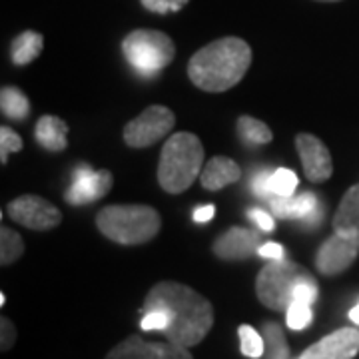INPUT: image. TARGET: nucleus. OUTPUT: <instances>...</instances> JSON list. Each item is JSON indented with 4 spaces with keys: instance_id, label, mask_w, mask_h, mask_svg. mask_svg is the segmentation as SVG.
<instances>
[{
    "instance_id": "4",
    "label": "nucleus",
    "mask_w": 359,
    "mask_h": 359,
    "mask_svg": "<svg viewBox=\"0 0 359 359\" xmlns=\"http://www.w3.org/2000/svg\"><path fill=\"white\" fill-rule=\"evenodd\" d=\"M102 236L120 245L148 244L162 228V218L152 205H106L96 216Z\"/></svg>"
},
{
    "instance_id": "19",
    "label": "nucleus",
    "mask_w": 359,
    "mask_h": 359,
    "mask_svg": "<svg viewBox=\"0 0 359 359\" xmlns=\"http://www.w3.org/2000/svg\"><path fill=\"white\" fill-rule=\"evenodd\" d=\"M332 224L335 231H359V184L347 190Z\"/></svg>"
},
{
    "instance_id": "5",
    "label": "nucleus",
    "mask_w": 359,
    "mask_h": 359,
    "mask_svg": "<svg viewBox=\"0 0 359 359\" xmlns=\"http://www.w3.org/2000/svg\"><path fill=\"white\" fill-rule=\"evenodd\" d=\"M318 283L308 269L294 262L271 259L257 273L256 292L257 299L273 311H287L294 302L297 285Z\"/></svg>"
},
{
    "instance_id": "34",
    "label": "nucleus",
    "mask_w": 359,
    "mask_h": 359,
    "mask_svg": "<svg viewBox=\"0 0 359 359\" xmlns=\"http://www.w3.org/2000/svg\"><path fill=\"white\" fill-rule=\"evenodd\" d=\"M214 216H216V205H202V208H196V212H194V222L205 224V222H210Z\"/></svg>"
},
{
    "instance_id": "15",
    "label": "nucleus",
    "mask_w": 359,
    "mask_h": 359,
    "mask_svg": "<svg viewBox=\"0 0 359 359\" xmlns=\"http://www.w3.org/2000/svg\"><path fill=\"white\" fill-rule=\"evenodd\" d=\"M240 178H242V168L226 156L212 158L200 174L202 188L210 190V192H216V190H222L230 184H236Z\"/></svg>"
},
{
    "instance_id": "32",
    "label": "nucleus",
    "mask_w": 359,
    "mask_h": 359,
    "mask_svg": "<svg viewBox=\"0 0 359 359\" xmlns=\"http://www.w3.org/2000/svg\"><path fill=\"white\" fill-rule=\"evenodd\" d=\"M269 176L271 172H257L252 182V192L256 194L257 198H266L269 200Z\"/></svg>"
},
{
    "instance_id": "23",
    "label": "nucleus",
    "mask_w": 359,
    "mask_h": 359,
    "mask_svg": "<svg viewBox=\"0 0 359 359\" xmlns=\"http://www.w3.org/2000/svg\"><path fill=\"white\" fill-rule=\"evenodd\" d=\"M25 254V240L18 231L11 228L0 230V264L11 266Z\"/></svg>"
},
{
    "instance_id": "10",
    "label": "nucleus",
    "mask_w": 359,
    "mask_h": 359,
    "mask_svg": "<svg viewBox=\"0 0 359 359\" xmlns=\"http://www.w3.org/2000/svg\"><path fill=\"white\" fill-rule=\"evenodd\" d=\"M106 359H194L188 347L174 341H146L140 335H130L108 351Z\"/></svg>"
},
{
    "instance_id": "3",
    "label": "nucleus",
    "mask_w": 359,
    "mask_h": 359,
    "mask_svg": "<svg viewBox=\"0 0 359 359\" xmlns=\"http://www.w3.org/2000/svg\"><path fill=\"white\" fill-rule=\"evenodd\" d=\"M204 146L192 132L172 134L162 148L158 182L172 196L186 192L204 170Z\"/></svg>"
},
{
    "instance_id": "21",
    "label": "nucleus",
    "mask_w": 359,
    "mask_h": 359,
    "mask_svg": "<svg viewBox=\"0 0 359 359\" xmlns=\"http://www.w3.org/2000/svg\"><path fill=\"white\" fill-rule=\"evenodd\" d=\"M0 108H2V114L13 120H26L30 114L28 98L14 86H4L0 90Z\"/></svg>"
},
{
    "instance_id": "26",
    "label": "nucleus",
    "mask_w": 359,
    "mask_h": 359,
    "mask_svg": "<svg viewBox=\"0 0 359 359\" xmlns=\"http://www.w3.org/2000/svg\"><path fill=\"white\" fill-rule=\"evenodd\" d=\"M285 321H287V327H292L294 332H302L306 330L309 323L313 321V311L309 304H299L294 302L287 311H285Z\"/></svg>"
},
{
    "instance_id": "17",
    "label": "nucleus",
    "mask_w": 359,
    "mask_h": 359,
    "mask_svg": "<svg viewBox=\"0 0 359 359\" xmlns=\"http://www.w3.org/2000/svg\"><path fill=\"white\" fill-rule=\"evenodd\" d=\"M36 142L48 152H62L68 146V126L58 116L46 114L36 122Z\"/></svg>"
},
{
    "instance_id": "27",
    "label": "nucleus",
    "mask_w": 359,
    "mask_h": 359,
    "mask_svg": "<svg viewBox=\"0 0 359 359\" xmlns=\"http://www.w3.org/2000/svg\"><path fill=\"white\" fill-rule=\"evenodd\" d=\"M20 150H22V138L14 130L2 126L0 128V162L8 164V156Z\"/></svg>"
},
{
    "instance_id": "20",
    "label": "nucleus",
    "mask_w": 359,
    "mask_h": 359,
    "mask_svg": "<svg viewBox=\"0 0 359 359\" xmlns=\"http://www.w3.org/2000/svg\"><path fill=\"white\" fill-rule=\"evenodd\" d=\"M238 134L240 138L250 144V146H262V144H269L273 138V132L268 124H264L262 120L252 118V116H240L238 118Z\"/></svg>"
},
{
    "instance_id": "6",
    "label": "nucleus",
    "mask_w": 359,
    "mask_h": 359,
    "mask_svg": "<svg viewBox=\"0 0 359 359\" xmlns=\"http://www.w3.org/2000/svg\"><path fill=\"white\" fill-rule=\"evenodd\" d=\"M122 52L128 65L134 68V72H138L144 78H152L160 74L174 60L176 46L172 39L160 30L138 28L132 30L124 39Z\"/></svg>"
},
{
    "instance_id": "33",
    "label": "nucleus",
    "mask_w": 359,
    "mask_h": 359,
    "mask_svg": "<svg viewBox=\"0 0 359 359\" xmlns=\"http://www.w3.org/2000/svg\"><path fill=\"white\" fill-rule=\"evenodd\" d=\"M257 256L266 257V259H283V248L276 242H264Z\"/></svg>"
},
{
    "instance_id": "36",
    "label": "nucleus",
    "mask_w": 359,
    "mask_h": 359,
    "mask_svg": "<svg viewBox=\"0 0 359 359\" xmlns=\"http://www.w3.org/2000/svg\"><path fill=\"white\" fill-rule=\"evenodd\" d=\"M318 2H339V0H318Z\"/></svg>"
},
{
    "instance_id": "18",
    "label": "nucleus",
    "mask_w": 359,
    "mask_h": 359,
    "mask_svg": "<svg viewBox=\"0 0 359 359\" xmlns=\"http://www.w3.org/2000/svg\"><path fill=\"white\" fill-rule=\"evenodd\" d=\"M44 48V39L42 34L34 30H25L22 34H18L13 40L11 46V58L16 66H26L34 62L40 56V52Z\"/></svg>"
},
{
    "instance_id": "2",
    "label": "nucleus",
    "mask_w": 359,
    "mask_h": 359,
    "mask_svg": "<svg viewBox=\"0 0 359 359\" xmlns=\"http://www.w3.org/2000/svg\"><path fill=\"white\" fill-rule=\"evenodd\" d=\"M250 65V44L238 36H224L194 54L188 62V76L204 92H226L240 84Z\"/></svg>"
},
{
    "instance_id": "30",
    "label": "nucleus",
    "mask_w": 359,
    "mask_h": 359,
    "mask_svg": "<svg viewBox=\"0 0 359 359\" xmlns=\"http://www.w3.org/2000/svg\"><path fill=\"white\" fill-rule=\"evenodd\" d=\"M14 341H16V327H14L13 321L2 318L0 320V349L2 351L13 349Z\"/></svg>"
},
{
    "instance_id": "25",
    "label": "nucleus",
    "mask_w": 359,
    "mask_h": 359,
    "mask_svg": "<svg viewBox=\"0 0 359 359\" xmlns=\"http://www.w3.org/2000/svg\"><path fill=\"white\" fill-rule=\"evenodd\" d=\"M238 335H240V347H242V353H244L245 358H264V353H266V341H264V337L257 334L252 325H240Z\"/></svg>"
},
{
    "instance_id": "7",
    "label": "nucleus",
    "mask_w": 359,
    "mask_h": 359,
    "mask_svg": "<svg viewBox=\"0 0 359 359\" xmlns=\"http://www.w3.org/2000/svg\"><path fill=\"white\" fill-rule=\"evenodd\" d=\"M174 124H176L174 112L168 106L154 104L124 126V142L130 148H148L166 138L168 132H172L174 128Z\"/></svg>"
},
{
    "instance_id": "24",
    "label": "nucleus",
    "mask_w": 359,
    "mask_h": 359,
    "mask_svg": "<svg viewBox=\"0 0 359 359\" xmlns=\"http://www.w3.org/2000/svg\"><path fill=\"white\" fill-rule=\"evenodd\" d=\"M299 180L297 174L290 168H278L269 176V198H287L294 196Z\"/></svg>"
},
{
    "instance_id": "9",
    "label": "nucleus",
    "mask_w": 359,
    "mask_h": 359,
    "mask_svg": "<svg viewBox=\"0 0 359 359\" xmlns=\"http://www.w3.org/2000/svg\"><path fill=\"white\" fill-rule=\"evenodd\" d=\"M6 212L16 224L36 231L52 230L62 222L60 210L48 200L34 194H25V196L14 198L13 202H8L6 205Z\"/></svg>"
},
{
    "instance_id": "11",
    "label": "nucleus",
    "mask_w": 359,
    "mask_h": 359,
    "mask_svg": "<svg viewBox=\"0 0 359 359\" xmlns=\"http://www.w3.org/2000/svg\"><path fill=\"white\" fill-rule=\"evenodd\" d=\"M114 184L110 170H98L94 172L88 164H82L74 170L72 184L66 190V202L70 205H84L96 202L110 192Z\"/></svg>"
},
{
    "instance_id": "8",
    "label": "nucleus",
    "mask_w": 359,
    "mask_h": 359,
    "mask_svg": "<svg viewBox=\"0 0 359 359\" xmlns=\"http://www.w3.org/2000/svg\"><path fill=\"white\" fill-rule=\"evenodd\" d=\"M359 256V231H334L316 256V268L321 276L334 278L344 273Z\"/></svg>"
},
{
    "instance_id": "12",
    "label": "nucleus",
    "mask_w": 359,
    "mask_h": 359,
    "mask_svg": "<svg viewBox=\"0 0 359 359\" xmlns=\"http://www.w3.org/2000/svg\"><path fill=\"white\" fill-rule=\"evenodd\" d=\"M295 148L297 154L302 158V166H304V174L309 182H325L332 178L334 174V162H332V154L327 150V146L311 134H297L295 136Z\"/></svg>"
},
{
    "instance_id": "1",
    "label": "nucleus",
    "mask_w": 359,
    "mask_h": 359,
    "mask_svg": "<svg viewBox=\"0 0 359 359\" xmlns=\"http://www.w3.org/2000/svg\"><path fill=\"white\" fill-rule=\"evenodd\" d=\"M162 309L170 316L166 337L184 347H194L204 341L214 325V308L204 295L190 285L178 282H160L148 292L142 311Z\"/></svg>"
},
{
    "instance_id": "35",
    "label": "nucleus",
    "mask_w": 359,
    "mask_h": 359,
    "mask_svg": "<svg viewBox=\"0 0 359 359\" xmlns=\"http://www.w3.org/2000/svg\"><path fill=\"white\" fill-rule=\"evenodd\" d=\"M349 320L359 325V302L355 304V308H351V311H349Z\"/></svg>"
},
{
    "instance_id": "22",
    "label": "nucleus",
    "mask_w": 359,
    "mask_h": 359,
    "mask_svg": "<svg viewBox=\"0 0 359 359\" xmlns=\"http://www.w3.org/2000/svg\"><path fill=\"white\" fill-rule=\"evenodd\" d=\"M264 341H266V359H287L290 358V347L285 341L283 330L276 321L264 323Z\"/></svg>"
},
{
    "instance_id": "13",
    "label": "nucleus",
    "mask_w": 359,
    "mask_h": 359,
    "mask_svg": "<svg viewBox=\"0 0 359 359\" xmlns=\"http://www.w3.org/2000/svg\"><path fill=\"white\" fill-rule=\"evenodd\" d=\"M262 233L252 228H230L226 233H222L218 240L212 245V252L219 259H248V257L256 256L262 248Z\"/></svg>"
},
{
    "instance_id": "31",
    "label": "nucleus",
    "mask_w": 359,
    "mask_h": 359,
    "mask_svg": "<svg viewBox=\"0 0 359 359\" xmlns=\"http://www.w3.org/2000/svg\"><path fill=\"white\" fill-rule=\"evenodd\" d=\"M248 216L254 219L257 224V228L264 231H273L276 228V222H273V216L268 214V212H264V210H257V208H252L250 212H248Z\"/></svg>"
},
{
    "instance_id": "14",
    "label": "nucleus",
    "mask_w": 359,
    "mask_h": 359,
    "mask_svg": "<svg viewBox=\"0 0 359 359\" xmlns=\"http://www.w3.org/2000/svg\"><path fill=\"white\" fill-rule=\"evenodd\" d=\"M359 353V330L341 327L308 347L299 359H353Z\"/></svg>"
},
{
    "instance_id": "16",
    "label": "nucleus",
    "mask_w": 359,
    "mask_h": 359,
    "mask_svg": "<svg viewBox=\"0 0 359 359\" xmlns=\"http://www.w3.org/2000/svg\"><path fill=\"white\" fill-rule=\"evenodd\" d=\"M316 194L304 192L299 196H287V198H269V208L273 216L280 219H304L320 205Z\"/></svg>"
},
{
    "instance_id": "29",
    "label": "nucleus",
    "mask_w": 359,
    "mask_h": 359,
    "mask_svg": "<svg viewBox=\"0 0 359 359\" xmlns=\"http://www.w3.org/2000/svg\"><path fill=\"white\" fill-rule=\"evenodd\" d=\"M146 11L154 14H172L182 11L190 0H140Z\"/></svg>"
},
{
    "instance_id": "28",
    "label": "nucleus",
    "mask_w": 359,
    "mask_h": 359,
    "mask_svg": "<svg viewBox=\"0 0 359 359\" xmlns=\"http://www.w3.org/2000/svg\"><path fill=\"white\" fill-rule=\"evenodd\" d=\"M168 325H170V316L162 309L146 311L140 321V327L144 332H166Z\"/></svg>"
}]
</instances>
